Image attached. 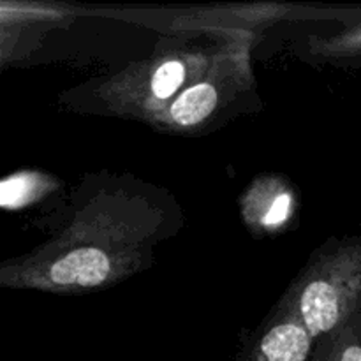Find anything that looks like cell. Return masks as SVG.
<instances>
[{"mask_svg": "<svg viewBox=\"0 0 361 361\" xmlns=\"http://www.w3.org/2000/svg\"><path fill=\"white\" fill-rule=\"evenodd\" d=\"M295 190L279 176H263L252 182L242 197L247 224L261 231L284 228L295 214Z\"/></svg>", "mask_w": 361, "mask_h": 361, "instance_id": "3957f363", "label": "cell"}, {"mask_svg": "<svg viewBox=\"0 0 361 361\" xmlns=\"http://www.w3.org/2000/svg\"><path fill=\"white\" fill-rule=\"evenodd\" d=\"M281 310L298 317L316 342L361 312V240L316 254L286 293Z\"/></svg>", "mask_w": 361, "mask_h": 361, "instance_id": "7a4b0ae2", "label": "cell"}, {"mask_svg": "<svg viewBox=\"0 0 361 361\" xmlns=\"http://www.w3.org/2000/svg\"><path fill=\"white\" fill-rule=\"evenodd\" d=\"M161 226L157 210L123 192L95 196L55 240L6 264L9 288L81 293L115 284L140 270Z\"/></svg>", "mask_w": 361, "mask_h": 361, "instance_id": "6da1fadb", "label": "cell"}, {"mask_svg": "<svg viewBox=\"0 0 361 361\" xmlns=\"http://www.w3.org/2000/svg\"><path fill=\"white\" fill-rule=\"evenodd\" d=\"M187 66L182 59H164L150 71L148 99L150 102H164L171 99L187 81Z\"/></svg>", "mask_w": 361, "mask_h": 361, "instance_id": "ba28073f", "label": "cell"}, {"mask_svg": "<svg viewBox=\"0 0 361 361\" xmlns=\"http://www.w3.org/2000/svg\"><path fill=\"white\" fill-rule=\"evenodd\" d=\"M219 102H221L219 80L210 74L208 78L187 87L164 109V120L171 127H182V129L201 126L208 116H212V113H215Z\"/></svg>", "mask_w": 361, "mask_h": 361, "instance_id": "5b68a950", "label": "cell"}, {"mask_svg": "<svg viewBox=\"0 0 361 361\" xmlns=\"http://www.w3.org/2000/svg\"><path fill=\"white\" fill-rule=\"evenodd\" d=\"M360 41H361V37H360Z\"/></svg>", "mask_w": 361, "mask_h": 361, "instance_id": "9c48e42d", "label": "cell"}, {"mask_svg": "<svg viewBox=\"0 0 361 361\" xmlns=\"http://www.w3.org/2000/svg\"><path fill=\"white\" fill-rule=\"evenodd\" d=\"M310 361H361V312L319 338Z\"/></svg>", "mask_w": 361, "mask_h": 361, "instance_id": "8992f818", "label": "cell"}, {"mask_svg": "<svg viewBox=\"0 0 361 361\" xmlns=\"http://www.w3.org/2000/svg\"><path fill=\"white\" fill-rule=\"evenodd\" d=\"M56 182L42 173L21 171L7 176L0 185V203L6 210H18L34 201L41 200L44 194L51 192Z\"/></svg>", "mask_w": 361, "mask_h": 361, "instance_id": "52a82bcc", "label": "cell"}, {"mask_svg": "<svg viewBox=\"0 0 361 361\" xmlns=\"http://www.w3.org/2000/svg\"><path fill=\"white\" fill-rule=\"evenodd\" d=\"M316 338L293 314L279 310L277 319L261 335L250 361H310Z\"/></svg>", "mask_w": 361, "mask_h": 361, "instance_id": "277c9868", "label": "cell"}]
</instances>
